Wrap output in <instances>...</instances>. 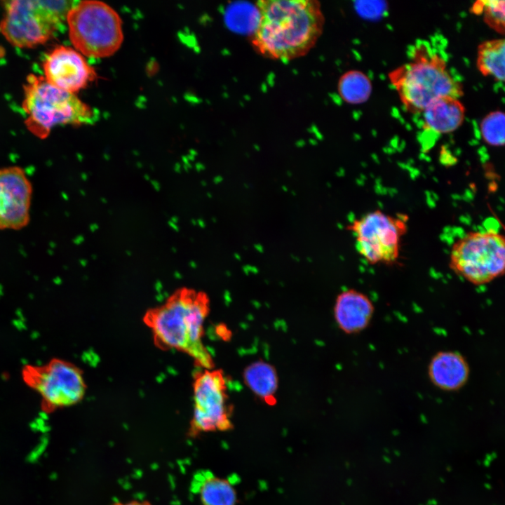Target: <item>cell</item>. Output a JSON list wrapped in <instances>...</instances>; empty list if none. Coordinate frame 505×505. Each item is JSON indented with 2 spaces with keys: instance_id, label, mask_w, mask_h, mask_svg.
Wrapping results in <instances>:
<instances>
[{
  "instance_id": "obj_9",
  "label": "cell",
  "mask_w": 505,
  "mask_h": 505,
  "mask_svg": "<svg viewBox=\"0 0 505 505\" xmlns=\"http://www.w3.org/2000/svg\"><path fill=\"white\" fill-rule=\"evenodd\" d=\"M407 220L405 215L392 216L377 210L354 220L347 229L354 236L358 253L368 264L393 265L399 259Z\"/></svg>"
},
{
  "instance_id": "obj_16",
  "label": "cell",
  "mask_w": 505,
  "mask_h": 505,
  "mask_svg": "<svg viewBox=\"0 0 505 505\" xmlns=\"http://www.w3.org/2000/svg\"><path fill=\"white\" fill-rule=\"evenodd\" d=\"M247 387L260 400L271 405L276 403L278 377L276 368L259 360L246 366L243 372Z\"/></svg>"
},
{
  "instance_id": "obj_4",
  "label": "cell",
  "mask_w": 505,
  "mask_h": 505,
  "mask_svg": "<svg viewBox=\"0 0 505 505\" xmlns=\"http://www.w3.org/2000/svg\"><path fill=\"white\" fill-rule=\"evenodd\" d=\"M22 109L27 128L40 139L46 138L56 126L89 124L97 119L95 112L74 93L34 74L28 76L24 86Z\"/></svg>"
},
{
  "instance_id": "obj_7",
  "label": "cell",
  "mask_w": 505,
  "mask_h": 505,
  "mask_svg": "<svg viewBox=\"0 0 505 505\" xmlns=\"http://www.w3.org/2000/svg\"><path fill=\"white\" fill-rule=\"evenodd\" d=\"M450 268L474 285L488 283L505 270V239L494 231H471L457 240L450 255Z\"/></svg>"
},
{
  "instance_id": "obj_23",
  "label": "cell",
  "mask_w": 505,
  "mask_h": 505,
  "mask_svg": "<svg viewBox=\"0 0 505 505\" xmlns=\"http://www.w3.org/2000/svg\"><path fill=\"white\" fill-rule=\"evenodd\" d=\"M113 505H152L149 501H137L132 500L126 502H116Z\"/></svg>"
},
{
  "instance_id": "obj_12",
  "label": "cell",
  "mask_w": 505,
  "mask_h": 505,
  "mask_svg": "<svg viewBox=\"0 0 505 505\" xmlns=\"http://www.w3.org/2000/svg\"><path fill=\"white\" fill-rule=\"evenodd\" d=\"M45 79L51 85L74 93L84 88L95 77V70L74 48L60 46L45 58Z\"/></svg>"
},
{
  "instance_id": "obj_6",
  "label": "cell",
  "mask_w": 505,
  "mask_h": 505,
  "mask_svg": "<svg viewBox=\"0 0 505 505\" xmlns=\"http://www.w3.org/2000/svg\"><path fill=\"white\" fill-rule=\"evenodd\" d=\"M66 22L70 41L82 55L109 57L123 43L122 20L113 8L102 1H77Z\"/></svg>"
},
{
  "instance_id": "obj_13",
  "label": "cell",
  "mask_w": 505,
  "mask_h": 505,
  "mask_svg": "<svg viewBox=\"0 0 505 505\" xmlns=\"http://www.w3.org/2000/svg\"><path fill=\"white\" fill-rule=\"evenodd\" d=\"M375 307L370 298L355 289L340 292L334 305V317L337 326L346 334L363 330L370 323Z\"/></svg>"
},
{
  "instance_id": "obj_2",
  "label": "cell",
  "mask_w": 505,
  "mask_h": 505,
  "mask_svg": "<svg viewBox=\"0 0 505 505\" xmlns=\"http://www.w3.org/2000/svg\"><path fill=\"white\" fill-rule=\"evenodd\" d=\"M209 301L201 292L182 290L166 302L149 309L143 321L154 342L163 349H176L191 356L205 370L213 369V358L203 343L204 321Z\"/></svg>"
},
{
  "instance_id": "obj_3",
  "label": "cell",
  "mask_w": 505,
  "mask_h": 505,
  "mask_svg": "<svg viewBox=\"0 0 505 505\" xmlns=\"http://www.w3.org/2000/svg\"><path fill=\"white\" fill-rule=\"evenodd\" d=\"M389 79L404 108L414 114L437 97L464 95L462 83L451 76L444 58L426 44L417 46L410 62L391 71Z\"/></svg>"
},
{
  "instance_id": "obj_5",
  "label": "cell",
  "mask_w": 505,
  "mask_h": 505,
  "mask_svg": "<svg viewBox=\"0 0 505 505\" xmlns=\"http://www.w3.org/2000/svg\"><path fill=\"white\" fill-rule=\"evenodd\" d=\"M77 1L13 0L5 2L0 32L13 46L34 48L62 27Z\"/></svg>"
},
{
  "instance_id": "obj_22",
  "label": "cell",
  "mask_w": 505,
  "mask_h": 505,
  "mask_svg": "<svg viewBox=\"0 0 505 505\" xmlns=\"http://www.w3.org/2000/svg\"><path fill=\"white\" fill-rule=\"evenodd\" d=\"M483 9V0L476 1L471 6V11L476 15L482 14Z\"/></svg>"
},
{
  "instance_id": "obj_15",
  "label": "cell",
  "mask_w": 505,
  "mask_h": 505,
  "mask_svg": "<svg viewBox=\"0 0 505 505\" xmlns=\"http://www.w3.org/2000/svg\"><path fill=\"white\" fill-rule=\"evenodd\" d=\"M466 109L458 98L442 96L432 100L422 112L423 128L438 134H447L459 128Z\"/></svg>"
},
{
  "instance_id": "obj_21",
  "label": "cell",
  "mask_w": 505,
  "mask_h": 505,
  "mask_svg": "<svg viewBox=\"0 0 505 505\" xmlns=\"http://www.w3.org/2000/svg\"><path fill=\"white\" fill-rule=\"evenodd\" d=\"M483 20L489 27L504 34L505 28V2L498 0H483Z\"/></svg>"
},
{
  "instance_id": "obj_17",
  "label": "cell",
  "mask_w": 505,
  "mask_h": 505,
  "mask_svg": "<svg viewBox=\"0 0 505 505\" xmlns=\"http://www.w3.org/2000/svg\"><path fill=\"white\" fill-rule=\"evenodd\" d=\"M477 68L485 76L497 81L505 78V41L504 39L484 41L477 49Z\"/></svg>"
},
{
  "instance_id": "obj_19",
  "label": "cell",
  "mask_w": 505,
  "mask_h": 505,
  "mask_svg": "<svg viewBox=\"0 0 505 505\" xmlns=\"http://www.w3.org/2000/svg\"><path fill=\"white\" fill-rule=\"evenodd\" d=\"M201 505H236L237 494L227 479L217 476L206 478L198 488Z\"/></svg>"
},
{
  "instance_id": "obj_18",
  "label": "cell",
  "mask_w": 505,
  "mask_h": 505,
  "mask_svg": "<svg viewBox=\"0 0 505 505\" xmlns=\"http://www.w3.org/2000/svg\"><path fill=\"white\" fill-rule=\"evenodd\" d=\"M372 85L370 78L361 71L350 70L338 82V91L344 101L353 105L365 102L370 97Z\"/></svg>"
},
{
  "instance_id": "obj_20",
  "label": "cell",
  "mask_w": 505,
  "mask_h": 505,
  "mask_svg": "<svg viewBox=\"0 0 505 505\" xmlns=\"http://www.w3.org/2000/svg\"><path fill=\"white\" fill-rule=\"evenodd\" d=\"M483 141L490 146L502 147L505 142V115L497 110L487 114L480 123Z\"/></svg>"
},
{
  "instance_id": "obj_11",
  "label": "cell",
  "mask_w": 505,
  "mask_h": 505,
  "mask_svg": "<svg viewBox=\"0 0 505 505\" xmlns=\"http://www.w3.org/2000/svg\"><path fill=\"white\" fill-rule=\"evenodd\" d=\"M33 187L18 166L0 168V231H18L31 220Z\"/></svg>"
},
{
  "instance_id": "obj_10",
  "label": "cell",
  "mask_w": 505,
  "mask_h": 505,
  "mask_svg": "<svg viewBox=\"0 0 505 505\" xmlns=\"http://www.w3.org/2000/svg\"><path fill=\"white\" fill-rule=\"evenodd\" d=\"M194 410L188 435L195 438L203 433L231 429V408L227 386L221 370H205L197 373L193 384Z\"/></svg>"
},
{
  "instance_id": "obj_8",
  "label": "cell",
  "mask_w": 505,
  "mask_h": 505,
  "mask_svg": "<svg viewBox=\"0 0 505 505\" xmlns=\"http://www.w3.org/2000/svg\"><path fill=\"white\" fill-rule=\"evenodd\" d=\"M21 376L24 383L38 393L41 409L46 413L79 403L87 387L82 370L58 358L43 365L27 364Z\"/></svg>"
},
{
  "instance_id": "obj_14",
  "label": "cell",
  "mask_w": 505,
  "mask_h": 505,
  "mask_svg": "<svg viewBox=\"0 0 505 505\" xmlns=\"http://www.w3.org/2000/svg\"><path fill=\"white\" fill-rule=\"evenodd\" d=\"M428 375L438 388L453 391L462 387L469 377V366L464 357L452 351H443L431 358Z\"/></svg>"
},
{
  "instance_id": "obj_1",
  "label": "cell",
  "mask_w": 505,
  "mask_h": 505,
  "mask_svg": "<svg viewBox=\"0 0 505 505\" xmlns=\"http://www.w3.org/2000/svg\"><path fill=\"white\" fill-rule=\"evenodd\" d=\"M255 6L258 18L251 42L265 58L287 62L304 56L323 32L318 1L262 0Z\"/></svg>"
}]
</instances>
